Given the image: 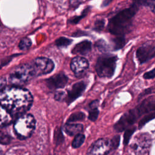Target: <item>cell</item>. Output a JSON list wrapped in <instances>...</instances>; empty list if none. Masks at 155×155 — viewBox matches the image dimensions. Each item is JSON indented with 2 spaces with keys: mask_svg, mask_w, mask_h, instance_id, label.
Returning a JSON list of instances; mask_svg holds the SVG:
<instances>
[{
  "mask_svg": "<svg viewBox=\"0 0 155 155\" xmlns=\"http://www.w3.org/2000/svg\"><path fill=\"white\" fill-rule=\"evenodd\" d=\"M153 87H152V88H149L147 89L146 90H145V91H143V94H141V95H140V96H144L145 94L146 95V94H150V93H151L152 92V91H153Z\"/></svg>",
  "mask_w": 155,
  "mask_h": 155,
  "instance_id": "cell-32",
  "label": "cell"
},
{
  "mask_svg": "<svg viewBox=\"0 0 155 155\" xmlns=\"http://www.w3.org/2000/svg\"><path fill=\"white\" fill-rule=\"evenodd\" d=\"M72 42V40L65 37H61L57 39L55 41L56 45L59 48H64L67 47L68 45H70Z\"/></svg>",
  "mask_w": 155,
  "mask_h": 155,
  "instance_id": "cell-19",
  "label": "cell"
},
{
  "mask_svg": "<svg viewBox=\"0 0 155 155\" xmlns=\"http://www.w3.org/2000/svg\"><path fill=\"white\" fill-rule=\"evenodd\" d=\"M96 46L99 50L102 52H106L109 50V47L107 44L102 39H100L96 42Z\"/></svg>",
  "mask_w": 155,
  "mask_h": 155,
  "instance_id": "cell-24",
  "label": "cell"
},
{
  "mask_svg": "<svg viewBox=\"0 0 155 155\" xmlns=\"http://www.w3.org/2000/svg\"><path fill=\"white\" fill-rule=\"evenodd\" d=\"M36 76L31 63L24 64L16 67L10 73L9 80L13 86L20 87Z\"/></svg>",
  "mask_w": 155,
  "mask_h": 155,
  "instance_id": "cell-5",
  "label": "cell"
},
{
  "mask_svg": "<svg viewBox=\"0 0 155 155\" xmlns=\"http://www.w3.org/2000/svg\"><path fill=\"white\" fill-rule=\"evenodd\" d=\"M119 140V136H114L112 139H99L90 146L87 155H107L111 150L117 147Z\"/></svg>",
  "mask_w": 155,
  "mask_h": 155,
  "instance_id": "cell-6",
  "label": "cell"
},
{
  "mask_svg": "<svg viewBox=\"0 0 155 155\" xmlns=\"http://www.w3.org/2000/svg\"><path fill=\"white\" fill-rule=\"evenodd\" d=\"M155 47L153 42H148L143 44L136 51V58L140 64H143L154 56Z\"/></svg>",
  "mask_w": 155,
  "mask_h": 155,
  "instance_id": "cell-10",
  "label": "cell"
},
{
  "mask_svg": "<svg viewBox=\"0 0 155 155\" xmlns=\"http://www.w3.org/2000/svg\"><path fill=\"white\" fill-rule=\"evenodd\" d=\"M13 120V117L0 105V127H6L10 125Z\"/></svg>",
  "mask_w": 155,
  "mask_h": 155,
  "instance_id": "cell-16",
  "label": "cell"
},
{
  "mask_svg": "<svg viewBox=\"0 0 155 155\" xmlns=\"http://www.w3.org/2000/svg\"><path fill=\"white\" fill-rule=\"evenodd\" d=\"M154 112L153 111L152 113H150L148 114H147L146 116H145L139 122V127L141 128L147 122H148V121H150V120L154 119Z\"/></svg>",
  "mask_w": 155,
  "mask_h": 155,
  "instance_id": "cell-25",
  "label": "cell"
},
{
  "mask_svg": "<svg viewBox=\"0 0 155 155\" xmlns=\"http://www.w3.org/2000/svg\"><path fill=\"white\" fill-rule=\"evenodd\" d=\"M139 5L137 2H134L130 7L120 11L113 16L108 24L109 31L114 35L123 36L129 31L132 19L139 9Z\"/></svg>",
  "mask_w": 155,
  "mask_h": 155,
  "instance_id": "cell-2",
  "label": "cell"
},
{
  "mask_svg": "<svg viewBox=\"0 0 155 155\" xmlns=\"http://www.w3.org/2000/svg\"><path fill=\"white\" fill-rule=\"evenodd\" d=\"M11 141V137L10 135L3 130L0 127V143L1 144H8Z\"/></svg>",
  "mask_w": 155,
  "mask_h": 155,
  "instance_id": "cell-21",
  "label": "cell"
},
{
  "mask_svg": "<svg viewBox=\"0 0 155 155\" xmlns=\"http://www.w3.org/2000/svg\"><path fill=\"white\" fill-rule=\"evenodd\" d=\"M85 135L82 133H79L77 135H76L75 137L74 138L73 142H72V147L74 148H77L80 147L82 143L84 142L85 140Z\"/></svg>",
  "mask_w": 155,
  "mask_h": 155,
  "instance_id": "cell-18",
  "label": "cell"
},
{
  "mask_svg": "<svg viewBox=\"0 0 155 155\" xmlns=\"http://www.w3.org/2000/svg\"><path fill=\"white\" fill-rule=\"evenodd\" d=\"M154 76H155L154 68H153L151 71L145 73L143 74V78L145 79H153L154 78Z\"/></svg>",
  "mask_w": 155,
  "mask_h": 155,
  "instance_id": "cell-31",
  "label": "cell"
},
{
  "mask_svg": "<svg viewBox=\"0 0 155 155\" xmlns=\"http://www.w3.org/2000/svg\"><path fill=\"white\" fill-rule=\"evenodd\" d=\"M117 57L111 54L102 55L97 60L95 69L101 78H111L115 71Z\"/></svg>",
  "mask_w": 155,
  "mask_h": 155,
  "instance_id": "cell-7",
  "label": "cell"
},
{
  "mask_svg": "<svg viewBox=\"0 0 155 155\" xmlns=\"http://www.w3.org/2000/svg\"><path fill=\"white\" fill-rule=\"evenodd\" d=\"M68 82V78L63 73H59L46 80V85L48 88L54 90L63 88Z\"/></svg>",
  "mask_w": 155,
  "mask_h": 155,
  "instance_id": "cell-13",
  "label": "cell"
},
{
  "mask_svg": "<svg viewBox=\"0 0 155 155\" xmlns=\"http://www.w3.org/2000/svg\"><path fill=\"white\" fill-rule=\"evenodd\" d=\"M1 30V22H0V31Z\"/></svg>",
  "mask_w": 155,
  "mask_h": 155,
  "instance_id": "cell-33",
  "label": "cell"
},
{
  "mask_svg": "<svg viewBox=\"0 0 155 155\" xmlns=\"http://www.w3.org/2000/svg\"><path fill=\"white\" fill-rule=\"evenodd\" d=\"M98 101H94L90 104V110L88 113V119L91 121H95L99 115V110L97 109Z\"/></svg>",
  "mask_w": 155,
  "mask_h": 155,
  "instance_id": "cell-17",
  "label": "cell"
},
{
  "mask_svg": "<svg viewBox=\"0 0 155 155\" xmlns=\"http://www.w3.org/2000/svg\"><path fill=\"white\" fill-rule=\"evenodd\" d=\"M151 145V136L147 133H142L135 137L131 148L136 155H147Z\"/></svg>",
  "mask_w": 155,
  "mask_h": 155,
  "instance_id": "cell-8",
  "label": "cell"
},
{
  "mask_svg": "<svg viewBox=\"0 0 155 155\" xmlns=\"http://www.w3.org/2000/svg\"><path fill=\"white\" fill-rule=\"evenodd\" d=\"M31 45V41L30 38H25L21 40L19 44V47L22 50H26L28 49Z\"/></svg>",
  "mask_w": 155,
  "mask_h": 155,
  "instance_id": "cell-23",
  "label": "cell"
},
{
  "mask_svg": "<svg viewBox=\"0 0 155 155\" xmlns=\"http://www.w3.org/2000/svg\"><path fill=\"white\" fill-rule=\"evenodd\" d=\"M34 68L36 76L47 74L54 69V64L49 58L39 57L35 59L31 62Z\"/></svg>",
  "mask_w": 155,
  "mask_h": 155,
  "instance_id": "cell-9",
  "label": "cell"
},
{
  "mask_svg": "<svg viewBox=\"0 0 155 155\" xmlns=\"http://www.w3.org/2000/svg\"><path fill=\"white\" fill-rule=\"evenodd\" d=\"M104 24H105V22L104 21V19H99V20H97L95 23H94V30H97V31H100L101 30H102V28L104 27Z\"/></svg>",
  "mask_w": 155,
  "mask_h": 155,
  "instance_id": "cell-29",
  "label": "cell"
},
{
  "mask_svg": "<svg viewBox=\"0 0 155 155\" xmlns=\"http://www.w3.org/2000/svg\"><path fill=\"white\" fill-rule=\"evenodd\" d=\"M84 118H85L84 113L82 112L74 113L70 116V117L67 119V123H71V122L78 121V120H82Z\"/></svg>",
  "mask_w": 155,
  "mask_h": 155,
  "instance_id": "cell-20",
  "label": "cell"
},
{
  "mask_svg": "<svg viewBox=\"0 0 155 155\" xmlns=\"http://www.w3.org/2000/svg\"><path fill=\"white\" fill-rule=\"evenodd\" d=\"M91 49V43L88 41H84L76 44L71 52L73 54H79L85 55L88 54Z\"/></svg>",
  "mask_w": 155,
  "mask_h": 155,
  "instance_id": "cell-14",
  "label": "cell"
},
{
  "mask_svg": "<svg viewBox=\"0 0 155 155\" xmlns=\"http://www.w3.org/2000/svg\"><path fill=\"white\" fill-rule=\"evenodd\" d=\"M125 44V39L124 36H117L113 40V45L114 50L121 48Z\"/></svg>",
  "mask_w": 155,
  "mask_h": 155,
  "instance_id": "cell-22",
  "label": "cell"
},
{
  "mask_svg": "<svg viewBox=\"0 0 155 155\" xmlns=\"http://www.w3.org/2000/svg\"><path fill=\"white\" fill-rule=\"evenodd\" d=\"M33 97L25 88L10 86L0 90V105L14 117L24 114L31 107Z\"/></svg>",
  "mask_w": 155,
  "mask_h": 155,
  "instance_id": "cell-1",
  "label": "cell"
},
{
  "mask_svg": "<svg viewBox=\"0 0 155 155\" xmlns=\"http://www.w3.org/2000/svg\"><path fill=\"white\" fill-rule=\"evenodd\" d=\"M36 120L31 114H24L18 117L14 123V131L19 139H25L33 133Z\"/></svg>",
  "mask_w": 155,
  "mask_h": 155,
  "instance_id": "cell-4",
  "label": "cell"
},
{
  "mask_svg": "<svg viewBox=\"0 0 155 155\" xmlns=\"http://www.w3.org/2000/svg\"><path fill=\"white\" fill-rule=\"evenodd\" d=\"M63 129L66 134L73 136L81 133L83 131V125L80 124L67 123L64 126Z\"/></svg>",
  "mask_w": 155,
  "mask_h": 155,
  "instance_id": "cell-15",
  "label": "cell"
},
{
  "mask_svg": "<svg viewBox=\"0 0 155 155\" xmlns=\"http://www.w3.org/2000/svg\"><path fill=\"white\" fill-rule=\"evenodd\" d=\"M54 140L57 143H59L64 140V136L62 134V131L60 128H57L54 131Z\"/></svg>",
  "mask_w": 155,
  "mask_h": 155,
  "instance_id": "cell-26",
  "label": "cell"
},
{
  "mask_svg": "<svg viewBox=\"0 0 155 155\" xmlns=\"http://www.w3.org/2000/svg\"><path fill=\"white\" fill-rule=\"evenodd\" d=\"M86 88V84L81 81L73 85L71 88L68 91L67 95L65 97V101L67 104H70L79 97L84 91Z\"/></svg>",
  "mask_w": 155,
  "mask_h": 155,
  "instance_id": "cell-11",
  "label": "cell"
},
{
  "mask_svg": "<svg viewBox=\"0 0 155 155\" xmlns=\"http://www.w3.org/2000/svg\"><path fill=\"white\" fill-rule=\"evenodd\" d=\"M135 127H132V128H129L128 129H127L124 134V143L127 144L129 140H130V138L131 137V136L133 134V133H134V131H135Z\"/></svg>",
  "mask_w": 155,
  "mask_h": 155,
  "instance_id": "cell-28",
  "label": "cell"
},
{
  "mask_svg": "<svg viewBox=\"0 0 155 155\" xmlns=\"http://www.w3.org/2000/svg\"><path fill=\"white\" fill-rule=\"evenodd\" d=\"M65 94L64 91H57L55 94H54V99L56 101H62L63 100L65 99Z\"/></svg>",
  "mask_w": 155,
  "mask_h": 155,
  "instance_id": "cell-30",
  "label": "cell"
},
{
  "mask_svg": "<svg viewBox=\"0 0 155 155\" xmlns=\"http://www.w3.org/2000/svg\"><path fill=\"white\" fill-rule=\"evenodd\" d=\"M88 8H85L83 13H82V15L80 16H75V17H73L71 19H69L68 21V22L69 23H71V24H77L82 18H83L88 13Z\"/></svg>",
  "mask_w": 155,
  "mask_h": 155,
  "instance_id": "cell-27",
  "label": "cell"
},
{
  "mask_svg": "<svg viewBox=\"0 0 155 155\" xmlns=\"http://www.w3.org/2000/svg\"><path fill=\"white\" fill-rule=\"evenodd\" d=\"M89 64L88 61L83 57H75L70 63L71 70L76 76L82 75L88 68Z\"/></svg>",
  "mask_w": 155,
  "mask_h": 155,
  "instance_id": "cell-12",
  "label": "cell"
},
{
  "mask_svg": "<svg viewBox=\"0 0 155 155\" xmlns=\"http://www.w3.org/2000/svg\"><path fill=\"white\" fill-rule=\"evenodd\" d=\"M155 107L154 97L151 96L145 99L139 105L125 113L115 124L114 130L118 132L122 131L134 124L143 114L154 111Z\"/></svg>",
  "mask_w": 155,
  "mask_h": 155,
  "instance_id": "cell-3",
  "label": "cell"
}]
</instances>
